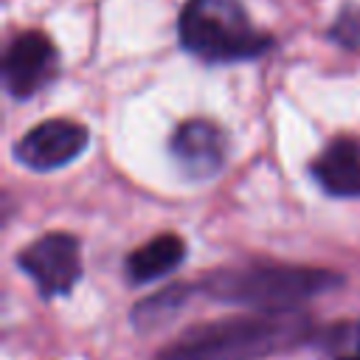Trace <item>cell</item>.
<instances>
[{
    "mask_svg": "<svg viewBox=\"0 0 360 360\" xmlns=\"http://www.w3.org/2000/svg\"><path fill=\"white\" fill-rule=\"evenodd\" d=\"M309 318L298 309H262L186 332L158 360H259L304 343Z\"/></svg>",
    "mask_w": 360,
    "mask_h": 360,
    "instance_id": "1",
    "label": "cell"
},
{
    "mask_svg": "<svg viewBox=\"0 0 360 360\" xmlns=\"http://www.w3.org/2000/svg\"><path fill=\"white\" fill-rule=\"evenodd\" d=\"M338 284L340 276L321 267L245 264L217 270L200 287L225 304H248L256 309H290L298 301L335 290Z\"/></svg>",
    "mask_w": 360,
    "mask_h": 360,
    "instance_id": "2",
    "label": "cell"
},
{
    "mask_svg": "<svg viewBox=\"0 0 360 360\" xmlns=\"http://www.w3.org/2000/svg\"><path fill=\"white\" fill-rule=\"evenodd\" d=\"M180 42L205 62H236L259 56L270 39L256 31L242 0H186L177 20Z\"/></svg>",
    "mask_w": 360,
    "mask_h": 360,
    "instance_id": "3",
    "label": "cell"
},
{
    "mask_svg": "<svg viewBox=\"0 0 360 360\" xmlns=\"http://www.w3.org/2000/svg\"><path fill=\"white\" fill-rule=\"evenodd\" d=\"M20 267L42 295H65L82 276V248L70 233H45L20 253Z\"/></svg>",
    "mask_w": 360,
    "mask_h": 360,
    "instance_id": "4",
    "label": "cell"
},
{
    "mask_svg": "<svg viewBox=\"0 0 360 360\" xmlns=\"http://www.w3.org/2000/svg\"><path fill=\"white\" fill-rule=\"evenodd\" d=\"M87 141H90V132L79 121L51 118V121L37 124L34 129H28L17 141L14 155L28 169L51 172V169H59V166L76 160L84 152Z\"/></svg>",
    "mask_w": 360,
    "mask_h": 360,
    "instance_id": "5",
    "label": "cell"
},
{
    "mask_svg": "<svg viewBox=\"0 0 360 360\" xmlns=\"http://www.w3.org/2000/svg\"><path fill=\"white\" fill-rule=\"evenodd\" d=\"M59 65V53L53 48V42L39 34V31H25L20 34L3 59V79L11 96L17 98H28L37 90H42Z\"/></svg>",
    "mask_w": 360,
    "mask_h": 360,
    "instance_id": "6",
    "label": "cell"
},
{
    "mask_svg": "<svg viewBox=\"0 0 360 360\" xmlns=\"http://www.w3.org/2000/svg\"><path fill=\"white\" fill-rule=\"evenodd\" d=\"M172 155L183 174L205 180L225 163V138L211 121H186L172 138Z\"/></svg>",
    "mask_w": 360,
    "mask_h": 360,
    "instance_id": "7",
    "label": "cell"
},
{
    "mask_svg": "<svg viewBox=\"0 0 360 360\" xmlns=\"http://www.w3.org/2000/svg\"><path fill=\"white\" fill-rule=\"evenodd\" d=\"M312 174L335 197H360V141L335 138L315 158Z\"/></svg>",
    "mask_w": 360,
    "mask_h": 360,
    "instance_id": "8",
    "label": "cell"
},
{
    "mask_svg": "<svg viewBox=\"0 0 360 360\" xmlns=\"http://www.w3.org/2000/svg\"><path fill=\"white\" fill-rule=\"evenodd\" d=\"M183 253H186V245L180 236L174 233H160L155 239H149L146 245H141L138 250H132L127 256V278L132 284H143V281H152V278H160L166 273H172L180 262H183Z\"/></svg>",
    "mask_w": 360,
    "mask_h": 360,
    "instance_id": "9",
    "label": "cell"
},
{
    "mask_svg": "<svg viewBox=\"0 0 360 360\" xmlns=\"http://www.w3.org/2000/svg\"><path fill=\"white\" fill-rule=\"evenodd\" d=\"M186 292H188L186 287H169V290H163L160 295H152V298L141 301V307L132 312V321L141 323V326H149V323L160 321L166 312H174V309L183 304Z\"/></svg>",
    "mask_w": 360,
    "mask_h": 360,
    "instance_id": "10",
    "label": "cell"
},
{
    "mask_svg": "<svg viewBox=\"0 0 360 360\" xmlns=\"http://www.w3.org/2000/svg\"><path fill=\"white\" fill-rule=\"evenodd\" d=\"M332 39L352 51L360 48V3H346L338 11V20L332 25Z\"/></svg>",
    "mask_w": 360,
    "mask_h": 360,
    "instance_id": "11",
    "label": "cell"
},
{
    "mask_svg": "<svg viewBox=\"0 0 360 360\" xmlns=\"http://www.w3.org/2000/svg\"><path fill=\"white\" fill-rule=\"evenodd\" d=\"M340 360H360V354H349V357H340Z\"/></svg>",
    "mask_w": 360,
    "mask_h": 360,
    "instance_id": "12",
    "label": "cell"
}]
</instances>
